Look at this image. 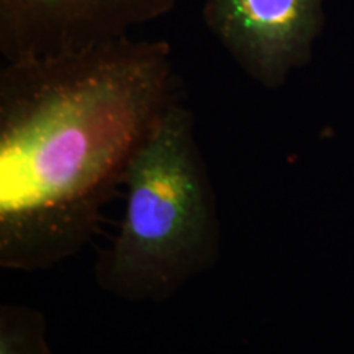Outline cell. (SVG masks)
I'll use <instances>...</instances> for the list:
<instances>
[{
    "label": "cell",
    "mask_w": 354,
    "mask_h": 354,
    "mask_svg": "<svg viewBox=\"0 0 354 354\" xmlns=\"http://www.w3.org/2000/svg\"><path fill=\"white\" fill-rule=\"evenodd\" d=\"M171 46L125 37L0 71V268L81 253L171 102Z\"/></svg>",
    "instance_id": "cell-1"
},
{
    "label": "cell",
    "mask_w": 354,
    "mask_h": 354,
    "mask_svg": "<svg viewBox=\"0 0 354 354\" xmlns=\"http://www.w3.org/2000/svg\"><path fill=\"white\" fill-rule=\"evenodd\" d=\"M117 236L97 259L95 284L127 302H166L221 254L215 189L196 118L171 102L133 159Z\"/></svg>",
    "instance_id": "cell-2"
},
{
    "label": "cell",
    "mask_w": 354,
    "mask_h": 354,
    "mask_svg": "<svg viewBox=\"0 0 354 354\" xmlns=\"http://www.w3.org/2000/svg\"><path fill=\"white\" fill-rule=\"evenodd\" d=\"M179 0H0V53L6 63L81 53L130 37Z\"/></svg>",
    "instance_id": "cell-3"
},
{
    "label": "cell",
    "mask_w": 354,
    "mask_h": 354,
    "mask_svg": "<svg viewBox=\"0 0 354 354\" xmlns=\"http://www.w3.org/2000/svg\"><path fill=\"white\" fill-rule=\"evenodd\" d=\"M202 17L234 63L266 88L286 84L312 57L323 0H205Z\"/></svg>",
    "instance_id": "cell-4"
},
{
    "label": "cell",
    "mask_w": 354,
    "mask_h": 354,
    "mask_svg": "<svg viewBox=\"0 0 354 354\" xmlns=\"http://www.w3.org/2000/svg\"><path fill=\"white\" fill-rule=\"evenodd\" d=\"M0 354H51L46 339V318L26 305L0 307Z\"/></svg>",
    "instance_id": "cell-5"
}]
</instances>
